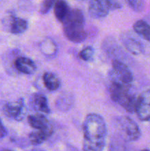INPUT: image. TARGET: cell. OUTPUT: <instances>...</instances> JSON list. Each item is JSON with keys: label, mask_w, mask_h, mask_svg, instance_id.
Wrapping results in <instances>:
<instances>
[{"label": "cell", "mask_w": 150, "mask_h": 151, "mask_svg": "<svg viewBox=\"0 0 150 151\" xmlns=\"http://www.w3.org/2000/svg\"><path fill=\"white\" fill-rule=\"evenodd\" d=\"M83 151H103L106 143L107 129L104 119L100 115H87L82 125Z\"/></svg>", "instance_id": "obj_1"}, {"label": "cell", "mask_w": 150, "mask_h": 151, "mask_svg": "<svg viewBox=\"0 0 150 151\" xmlns=\"http://www.w3.org/2000/svg\"><path fill=\"white\" fill-rule=\"evenodd\" d=\"M63 32L68 40L74 43H82L86 39L85 16L79 9H71L63 21Z\"/></svg>", "instance_id": "obj_2"}, {"label": "cell", "mask_w": 150, "mask_h": 151, "mask_svg": "<svg viewBox=\"0 0 150 151\" xmlns=\"http://www.w3.org/2000/svg\"><path fill=\"white\" fill-rule=\"evenodd\" d=\"M131 86L116 80L111 79L110 86V95L112 100L120 105L129 113L135 112L137 97L130 92Z\"/></svg>", "instance_id": "obj_3"}, {"label": "cell", "mask_w": 150, "mask_h": 151, "mask_svg": "<svg viewBox=\"0 0 150 151\" xmlns=\"http://www.w3.org/2000/svg\"><path fill=\"white\" fill-rule=\"evenodd\" d=\"M119 130L126 141H136L141 137V132L138 124L128 116H124L118 119Z\"/></svg>", "instance_id": "obj_4"}, {"label": "cell", "mask_w": 150, "mask_h": 151, "mask_svg": "<svg viewBox=\"0 0 150 151\" xmlns=\"http://www.w3.org/2000/svg\"><path fill=\"white\" fill-rule=\"evenodd\" d=\"M112 80H116L129 86H132L133 82V75L130 69L125 63L119 60H114L112 63Z\"/></svg>", "instance_id": "obj_5"}, {"label": "cell", "mask_w": 150, "mask_h": 151, "mask_svg": "<svg viewBox=\"0 0 150 151\" xmlns=\"http://www.w3.org/2000/svg\"><path fill=\"white\" fill-rule=\"evenodd\" d=\"M3 113L7 117L16 121H21L26 114V107L24 100L20 98L14 102L6 103L2 107Z\"/></svg>", "instance_id": "obj_6"}, {"label": "cell", "mask_w": 150, "mask_h": 151, "mask_svg": "<svg viewBox=\"0 0 150 151\" xmlns=\"http://www.w3.org/2000/svg\"><path fill=\"white\" fill-rule=\"evenodd\" d=\"M135 113L141 121L150 120V89L144 91L138 97Z\"/></svg>", "instance_id": "obj_7"}, {"label": "cell", "mask_w": 150, "mask_h": 151, "mask_svg": "<svg viewBox=\"0 0 150 151\" xmlns=\"http://www.w3.org/2000/svg\"><path fill=\"white\" fill-rule=\"evenodd\" d=\"M111 10L107 0H90L88 13L93 19H101L108 15Z\"/></svg>", "instance_id": "obj_8"}, {"label": "cell", "mask_w": 150, "mask_h": 151, "mask_svg": "<svg viewBox=\"0 0 150 151\" xmlns=\"http://www.w3.org/2000/svg\"><path fill=\"white\" fill-rule=\"evenodd\" d=\"M14 66L18 71L25 75H32L36 71V65L29 58H18L15 60Z\"/></svg>", "instance_id": "obj_9"}, {"label": "cell", "mask_w": 150, "mask_h": 151, "mask_svg": "<svg viewBox=\"0 0 150 151\" xmlns=\"http://www.w3.org/2000/svg\"><path fill=\"white\" fill-rule=\"evenodd\" d=\"M53 134V128L51 125L44 129H38L32 131L29 135V139L33 145H38L48 139Z\"/></svg>", "instance_id": "obj_10"}, {"label": "cell", "mask_w": 150, "mask_h": 151, "mask_svg": "<svg viewBox=\"0 0 150 151\" xmlns=\"http://www.w3.org/2000/svg\"><path fill=\"white\" fill-rule=\"evenodd\" d=\"M31 105L34 110L43 114H49L50 109L46 97L41 94H35L31 99Z\"/></svg>", "instance_id": "obj_11"}, {"label": "cell", "mask_w": 150, "mask_h": 151, "mask_svg": "<svg viewBox=\"0 0 150 151\" xmlns=\"http://www.w3.org/2000/svg\"><path fill=\"white\" fill-rule=\"evenodd\" d=\"M27 119L29 125L36 130L44 129L51 125L49 122L48 119L42 114L29 115L28 116Z\"/></svg>", "instance_id": "obj_12"}, {"label": "cell", "mask_w": 150, "mask_h": 151, "mask_svg": "<svg viewBox=\"0 0 150 151\" xmlns=\"http://www.w3.org/2000/svg\"><path fill=\"white\" fill-rule=\"evenodd\" d=\"M9 27H10V32L12 34H15V35L22 34L27 29L28 22L25 19L16 17V16H11Z\"/></svg>", "instance_id": "obj_13"}, {"label": "cell", "mask_w": 150, "mask_h": 151, "mask_svg": "<svg viewBox=\"0 0 150 151\" xmlns=\"http://www.w3.org/2000/svg\"><path fill=\"white\" fill-rule=\"evenodd\" d=\"M70 7L65 0H57L54 5V13L59 22H63L70 11Z\"/></svg>", "instance_id": "obj_14"}, {"label": "cell", "mask_w": 150, "mask_h": 151, "mask_svg": "<svg viewBox=\"0 0 150 151\" xmlns=\"http://www.w3.org/2000/svg\"><path fill=\"white\" fill-rule=\"evenodd\" d=\"M43 81L46 88L51 91H54L60 86V81L57 75L52 72H46L43 76Z\"/></svg>", "instance_id": "obj_15"}, {"label": "cell", "mask_w": 150, "mask_h": 151, "mask_svg": "<svg viewBox=\"0 0 150 151\" xmlns=\"http://www.w3.org/2000/svg\"><path fill=\"white\" fill-rule=\"evenodd\" d=\"M133 29L136 33L146 41L150 42V24L144 20H138L133 24Z\"/></svg>", "instance_id": "obj_16"}, {"label": "cell", "mask_w": 150, "mask_h": 151, "mask_svg": "<svg viewBox=\"0 0 150 151\" xmlns=\"http://www.w3.org/2000/svg\"><path fill=\"white\" fill-rule=\"evenodd\" d=\"M123 44L126 50L133 55H140L143 52V47L139 41L132 38L126 37L123 39Z\"/></svg>", "instance_id": "obj_17"}, {"label": "cell", "mask_w": 150, "mask_h": 151, "mask_svg": "<svg viewBox=\"0 0 150 151\" xmlns=\"http://www.w3.org/2000/svg\"><path fill=\"white\" fill-rule=\"evenodd\" d=\"M41 50L45 55H52L57 51V47L52 41L46 40L41 44Z\"/></svg>", "instance_id": "obj_18"}, {"label": "cell", "mask_w": 150, "mask_h": 151, "mask_svg": "<svg viewBox=\"0 0 150 151\" xmlns=\"http://www.w3.org/2000/svg\"><path fill=\"white\" fill-rule=\"evenodd\" d=\"M94 55V50L92 47H87L84 48L83 50H81L79 52V58L82 60L85 61H88L93 58Z\"/></svg>", "instance_id": "obj_19"}, {"label": "cell", "mask_w": 150, "mask_h": 151, "mask_svg": "<svg viewBox=\"0 0 150 151\" xmlns=\"http://www.w3.org/2000/svg\"><path fill=\"white\" fill-rule=\"evenodd\" d=\"M128 5L136 12H141L144 9V0H126Z\"/></svg>", "instance_id": "obj_20"}, {"label": "cell", "mask_w": 150, "mask_h": 151, "mask_svg": "<svg viewBox=\"0 0 150 151\" xmlns=\"http://www.w3.org/2000/svg\"><path fill=\"white\" fill-rule=\"evenodd\" d=\"M57 1V0H44L40 7V13L41 14H46L48 13L51 7H54Z\"/></svg>", "instance_id": "obj_21"}, {"label": "cell", "mask_w": 150, "mask_h": 151, "mask_svg": "<svg viewBox=\"0 0 150 151\" xmlns=\"http://www.w3.org/2000/svg\"><path fill=\"white\" fill-rule=\"evenodd\" d=\"M110 4L111 10H115V9H119L122 7V3L123 0H107Z\"/></svg>", "instance_id": "obj_22"}, {"label": "cell", "mask_w": 150, "mask_h": 151, "mask_svg": "<svg viewBox=\"0 0 150 151\" xmlns=\"http://www.w3.org/2000/svg\"><path fill=\"white\" fill-rule=\"evenodd\" d=\"M6 135H7V130H6L5 127L4 126L1 119H0V138H3Z\"/></svg>", "instance_id": "obj_23"}, {"label": "cell", "mask_w": 150, "mask_h": 151, "mask_svg": "<svg viewBox=\"0 0 150 151\" xmlns=\"http://www.w3.org/2000/svg\"><path fill=\"white\" fill-rule=\"evenodd\" d=\"M141 151H150V150H148V149H144V150H141Z\"/></svg>", "instance_id": "obj_24"}, {"label": "cell", "mask_w": 150, "mask_h": 151, "mask_svg": "<svg viewBox=\"0 0 150 151\" xmlns=\"http://www.w3.org/2000/svg\"><path fill=\"white\" fill-rule=\"evenodd\" d=\"M7 151H13V150H7Z\"/></svg>", "instance_id": "obj_25"}]
</instances>
